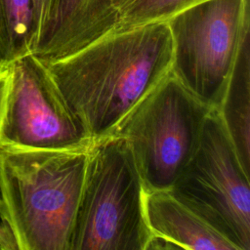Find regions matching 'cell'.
<instances>
[{"label": "cell", "mask_w": 250, "mask_h": 250, "mask_svg": "<svg viewBox=\"0 0 250 250\" xmlns=\"http://www.w3.org/2000/svg\"><path fill=\"white\" fill-rule=\"evenodd\" d=\"M166 21L112 31L76 54L46 64L69 109L92 140L110 135L170 72Z\"/></svg>", "instance_id": "cell-1"}, {"label": "cell", "mask_w": 250, "mask_h": 250, "mask_svg": "<svg viewBox=\"0 0 250 250\" xmlns=\"http://www.w3.org/2000/svg\"><path fill=\"white\" fill-rule=\"evenodd\" d=\"M89 146L0 145V226L16 250H68Z\"/></svg>", "instance_id": "cell-2"}, {"label": "cell", "mask_w": 250, "mask_h": 250, "mask_svg": "<svg viewBox=\"0 0 250 250\" xmlns=\"http://www.w3.org/2000/svg\"><path fill=\"white\" fill-rule=\"evenodd\" d=\"M146 188L126 141L110 134L88 148L68 250H145L151 236Z\"/></svg>", "instance_id": "cell-3"}, {"label": "cell", "mask_w": 250, "mask_h": 250, "mask_svg": "<svg viewBox=\"0 0 250 250\" xmlns=\"http://www.w3.org/2000/svg\"><path fill=\"white\" fill-rule=\"evenodd\" d=\"M211 106L170 72L118 123L146 191L170 189L192 156Z\"/></svg>", "instance_id": "cell-4"}, {"label": "cell", "mask_w": 250, "mask_h": 250, "mask_svg": "<svg viewBox=\"0 0 250 250\" xmlns=\"http://www.w3.org/2000/svg\"><path fill=\"white\" fill-rule=\"evenodd\" d=\"M249 179L212 107L192 156L168 190L236 250H250Z\"/></svg>", "instance_id": "cell-5"}, {"label": "cell", "mask_w": 250, "mask_h": 250, "mask_svg": "<svg viewBox=\"0 0 250 250\" xmlns=\"http://www.w3.org/2000/svg\"><path fill=\"white\" fill-rule=\"evenodd\" d=\"M171 72L197 99L218 108L240 43L250 33V0H207L166 21Z\"/></svg>", "instance_id": "cell-6"}, {"label": "cell", "mask_w": 250, "mask_h": 250, "mask_svg": "<svg viewBox=\"0 0 250 250\" xmlns=\"http://www.w3.org/2000/svg\"><path fill=\"white\" fill-rule=\"evenodd\" d=\"M12 68L3 142L52 149L86 148L94 142L67 106L46 64L30 54L15 61Z\"/></svg>", "instance_id": "cell-7"}, {"label": "cell", "mask_w": 250, "mask_h": 250, "mask_svg": "<svg viewBox=\"0 0 250 250\" xmlns=\"http://www.w3.org/2000/svg\"><path fill=\"white\" fill-rule=\"evenodd\" d=\"M117 21L111 0H58L31 55L44 64L62 61L112 32Z\"/></svg>", "instance_id": "cell-8"}, {"label": "cell", "mask_w": 250, "mask_h": 250, "mask_svg": "<svg viewBox=\"0 0 250 250\" xmlns=\"http://www.w3.org/2000/svg\"><path fill=\"white\" fill-rule=\"evenodd\" d=\"M145 213L151 233L174 242L181 249L236 250L168 189L146 191Z\"/></svg>", "instance_id": "cell-9"}, {"label": "cell", "mask_w": 250, "mask_h": 250, "mask_svg": "<svg viewBox=\"0 0 250 250\" xmlns=\"http://www.w3.org/2000/svg\"><path fill=\"white\" fill-rule=\"evenodd\" d=\"M238 158L250 172V33L242 39L217 108Z\"/></svg>", "instance_id": "cell-10"}, {"label": "cell", "mask_w": 250, "mask_h": 250, "mask_svg": "<svg viewBox=\"0 0 250 250\" xmlns=\"http://www.w3.org/2000/svg\"><path fill=\"white\" fill-rule=\"evenodd\" d=\"M34 43L32 0H0V67L30 55Z\"/></svg>", "instance_id": "cell-11"}, {"label": "cell", "mask_w": 250, "mask_h": 250, "mask_svg": "<svg viewBox=\"0 0 250 250\" xmlns=\"http://www.w3.org/2000/svg\"><path fill=\"white\" fill-rule=\"evenodd\" d=\"M207 0H134L118 12L113 31L155 21H166L177 13Z\"/></svg>", "instance_id": "cell-12"}, {"label": "cell", "mask_w": 250, "mask_h": 250, "mask_svg": "<svg viewBox=\"0 0 250 250\" xmlns=\"http://www.w3.org/2000/svg\"><path fill=\"white\" fill-rule=\"evenodd\" d=\"M12 63L10 65L0 67V145L3 142L4 126L12 88Z\"/></svg>", "instance_id": "cell-13"}, {"label": "cell", "mask_w": 250, "mask_h": 250, "mask_svg": "<svg viewBox=\"0 0 250 250\" xmlns=\"http://www.w3.org/2000/svg\"><path fill=\"white\" fill-rule=\"evenodd\" d=\"M57 3L58 0H32L35 26V42L40 33L51 21L57 7Z\"/></svg>", "instance_id": "cell-14"}, {"label": "cell", "mask_w": 250, "mask_h": 250, "mask_svg": "<svg viewBox=\"0 0 250 250\" xmlns=\"http://www.w3.org/2000/svg\"><path fill=\"white\" fill-rule=\"evenodd\" d=\"M0 249H14L13 243L7 232L0 226Z\"/></svg>", "instance_id": "cell-15"}, {"label": "cell", "mask_w": 250, "mask_h": 250, "mask_svg": "<svg viewBox=\"0 0 250 250\" xmlns=\"http://www.w3.org/2000/svg\"><path fill=\"white\" fill-rule=\"evenodd\" d=\"M134 0H111L113 7L119 12L121 9L132 3Z\"/></svg>", "instance_id": "cell-16"}]
</instances>
